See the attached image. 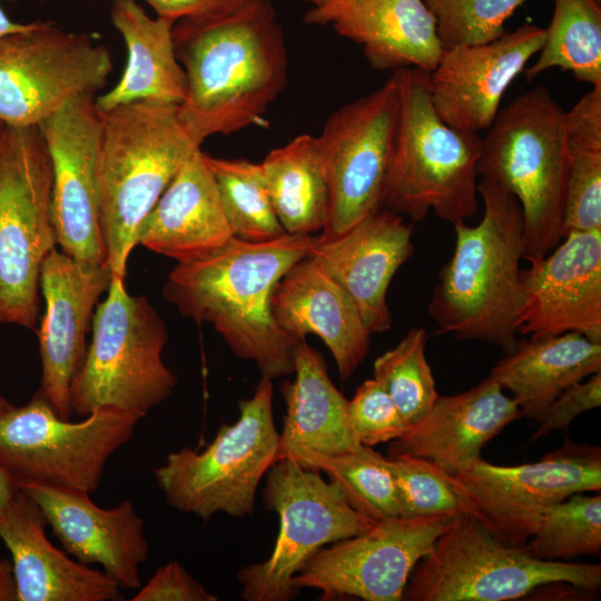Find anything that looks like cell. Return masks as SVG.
I'll list each match as a JSON object with an SVG mask.
<instances>
[{
  "mask_svg": "<svg viewBox=\"0 0 601 601\" xmlns=\"http://www.w3.org/2000/svg\"><path fill=\"white\" fill-rule=\"evenodd\" d=\"M92 317V338L70 386L72 412L80 416L102 407L145 415L167 400L177 377L161 358L168 341L162 318L146 296L127 293L114 277Z\"/></svg>",
  "mask_w": 601,
  "mask_h": 601,
  "instance_id": "7",
  "label": "cell"
},
{
  "mask_svg": "<svg viewBox=\"0 0 601 601\" xmlns=\"http://www.w3.org/2000/svg\"><path fill=\"white\" fill-rule=\"evenodd\" d=\"M381 455L366 445L337 455L292 447L278 460L290 457L305 469L325 472L356 511L378 522L401 516L397 490Z\"/></svg>",
  "mask_w": 601,
  "mask_h": 601,
  "instance_id": "34",
  "label": "cell"
},
{
  "mask_svg": "<svg viewBox=\"0 0 601 601\" xmlns=\"http://www.w3.org/2000/svg\"><path fill=\"white\" fill-rule=\"evenodd\" d=\"M304 20L328 24L361 45L377 70L415 68L430 73L444 51L424 0H328L312 7Z\"/></svg>",
  "mask_w": 601,
  "mask_h": 601,
  "instance_id": "23",
  "label": "cell"
},
{
  "mask_svg": "<svg viewBox=\"0 0 601 601\" xmlns=\"http://www.w3.org/2000/svg\"><path fill=\"white\" fill-rule=\"evenodd\" d=\"M199 149L178 105L138 100L101 112L99 219L114 277L125 278L139 225Z\"/></svg>",
  "mask_w": 601,
  "mask_h": 601,
  "instance_id": "4",
  "label": "cell"
},
{
  "mask_svg": "<svg viewBox=\"0 0 601 601\" xmlns=\"http://www.w3.org/2000/svg\"><path fill=\"white\" fill-rule=\"evenodd\" d=\"M601 372V343L580 333L520 341L489 377L511 392L522 416L538 420L569 386Z\"/></svg>",
  "mask_w": 601,
  "mask_h": 601,
  "instance_id": "30",
  "label": "cell"
},
{
  "mask_svg": "<svg viewBox=\"0 0 601 601\" xmlns=\"http://www.w3.org/2000/svg\"><path fill=\"white\" fill-rule=\"evenodd\" d=\"M585 590L601 585V565L543 561L499 542L461 513L413 568L403 593L408 601H505L546 584Z\"/></svg>",
  "mask_w": 601,
  "mask_h": 601,
  "instance_id": "9",
  "label": "cell"
},
{
  "mask_svg": "<svg viewBox=\"0 0 601 601\" xmlns=\"http://www.w3.org/2000/svg\"><path fill=\"white\" fill-rule=\"evenodd\" d=\"M551 22L538 60L524 73L529 80L550 69L570 71L591 87H601L600 0H553Z\"/></svg>",
  "mask_w": 601,
  "mask_h": 601,
  "instance_id": "33",
  "label": "cell"
},
{
  "mask_svg": "<svg viewBox=\"0 0 601 601\" xmlns=\"http://www.w3.org/2000/svg\"><path fill=\"white\" fill-rule=\"evenodd\" d=\"M545 33L525 23L486 43L444 49L430 72L432 102L441 119L461 130H486L511 82L541 50Z\"/></svg>",
  "mask_w": 601,
  "mask_h": 601,
  "instance_id": "20",
  "label": "cell"
},
{
  "mask_svg": "<svg viewBox=\"0 0 601 601\" xmlns=\"http://www.w3.org/2000/svg\"><path fill=\"white\" fill-rule=\"evenodd\" d=\"M233 234L203 151L179 169L138 227L137 245L186 264L224 247Z\"/></svg>",
  "mask_w": 601,
  "mask_h": 601,
  "instance_id": "27",
  "label": "cell"
},
{
  "mask_svg": "<svg viewBox=\"0 0 601 601\" xmlns=\"http://www.w3.org/2000/svg\"><path fill=\"white\" fill-rule=\"evenodd\" d=\"M522 549L543 561H569L601 551V495L574 493L550 505Z\"/></svg>",
  "mask_w": 601,
  "mask_h": 601,
  "instance_id": "36",
  "label": "cell"
},
{
  "mask_svg": "<svg viewBox=\"0 0 601 601\" xmlns=\"http://www.w3.org/2000/svg\"><path fill=\"white\" fill-rule=\"evenodd\" d=\"M203 157L216 183L233 237L263 243L286 234L272 205L260 162L205 152Z\"/></svg>",
  "mask_w": 601,
  "mask_h": 601,
  "instance_id": "35",
  "label": "cell"
},
{
  "mask_svg": "<svg viewBox=\"0 0 601 601\" xmlns=\"http://www.w3.org/2000/svg\"><path fill=\"white\" fill-rule=\"evenodd\" d=\"M426 331L413 327L373 365V378L390 394L405 425L420 421L440 396L425 356Z\"/></svg>",
  "mask_w": 601,
  "mask_h": 601,
  "instance_id": "37",
  "label": "cell"
},
{
  "mask_svg": "<svg viewBox=\"0 0 601 601\" xmlns=\"http://www.w3.org/2000/svg\"><path fill=\"white\" fill-rule=\"evenodd\" d=\"M156 11L157 17L174 23L205 21L231 12L248 0H146Z\"/></svg>",
  "mask_w": 601,
  "mask_h": 601,
  "instance_id": "43",
  "label": "cell"
},
{
  "mask_svg": "<svg viewBox=\"0 0 601 601\" xmlns=\"http://www.w3.org/2000/svg\"><path fill=\"white\" fill-rule=\"evenodd\" d=\"M22 492L17 481L0 465V513Z\"/></svg>",
  "mask_w": 601,
  "mask_h": 601,
  "instance_id": "45",
  "label": "cell"
},
{
  "mask_svg": "<svg viewBox=\"0 0 601 601\" xmlns=\"http://www.w3.org/2000/svg\"><path fill=\"white\" fill-rule=\"evenodd\" d=\"M279 328L305 338L318 336L332 353L343 381L367 356L371 333L343 287L313 257L294 264L277 282L270 297Z\"/></svg>",
  "mask_w": 601,
  "mask_h": 601,
  "instance_id": "24",
  "label": "cell"
},
{
  "mask_svg": "<svg viewBox=\"0 0 601 601\" xmlns=\"http://www.w3.org/2000/svg\"><path fill=\"white\" fill-rule=\"evenodd\" d=\"M174 46L187 80L181 122L203 144L260 125L286 86L287 48L269 0H248L205 21L174 24Z\"/></svg>",
  "mask_w": 601,
  "mask_h": 601,
  "instance_id": "1",
  "label": "cell"
},
{
  "mask_svg": "<svg viewBox=\"0 0 601 601\" xmlns=\"http://www.w3.org/2000/svg\"><path fill=\"white\" fill-rule=\"evenodd\" d=\"M146 415L102 407L72 423L37 393L0 415V465L18 484H43L92 493L108 459L129 442Z\"/></svg>",
  "mask_w": 601,
  "mask_h": 601,
  "instance_id": "11",
  "label": "cell"
},
{
  "mask_svg": "<svg viewBox=\"0 0 601 601\" xmlns=\"http://www.w3.org/2000/svg\"><path fill=\"white\" fill-rule=\"evenodd\" d=\"M1 126H2V124L0 122V129H1Z\"/></svg>",
  "mask_w": 601,
  "mask_h": 601,
  "instance_id": "49",
  "label": "cell"
},
{
  "mask_svg": "<svg viewBox=\"0 0 601 601\" xmlns=\"http://www.w3.org/2000/svg\"><path fill=\"white\" fill-rule=\"evenodd\" d=\"M351 422L362 445L375 446L398 439L407 428L395 403L374 378L366 380L348 400Z\"/></svg>",
  "mask_w": 601,
  "mask_h": 601,
  "instance_id": "40",
  "label": "cell"
},
{
  "mask_svg": "<svg viewBox=\"0 0 601 601\" xmlns=\"http://www.w3.org/2000/svg\"><path fill=\"white\" fill-rule=\"evenodd\" d=\"M12 407L13 405H11L4 397L0 395V415L11 410Z\"/></svg>",
  "mask_w": 601,
  "mask_h": 601,
  "instance_id": "47",
  "label": "cell"
},
{
  "mask_svg": "<svg viewBox=\"0 0 601 601\" xmlns=\"http://www.w3.org/2000/svg\"><path fill=\"white\" fill-rule=\"evenodd\" d=\"M564 109L534 87L499 110L482 138L479 176L493 179L519 200L523 259L548 255L563 238L569 152Z\"/></svg>",
  "mask_w": 601,
  "mask_h": 601,
  "instance_id": "6",
  "label": "cell"
},
{
  "mask_svg": "<svg viewBox=\"0 0 601 601\" xmlns=\"http://www.w3.org/2000/svg\"><path fill=\"white\" fill-rule=\"evenodd\" d=\"M0 601H18L16 575L9 560H0Z\"/></svg>",
  "mask_w": 601,
  "mask_h": 601,
  "instance_id": "44",
  "label": "cell"
},
{
  "mask_svg": "<svg viewBox=\"0 0 601 601\" xmlns=\"http://www.w3.org/2000/svg\"><path fill=\"white\" fill-rule=\"evenodd\" d=\"M37 127L52 164L51 215L57 245L81 263L108 264L99 219L101 112L95 95L72 98Z\"/></svg>",
  "mask_w": 601,
  "mask_h": 601,
  "instance_id": "17",
  "label": "cell"
},
{
  "mask_svg": "<svg viewBox=\"0 0 601 601\" xmlns=\"http://www.w3.org/2000/svg\"><path fill=\"white\" fill-rule=\"evenodd\" d=\"M450 482L463 513L499 542L522 548L546 508L574 493L600 492L601 447L565 439L540 461L516 466L479 456L450 475Z\"/></svg>",
  "mask_w": 601,
  "mask_h": 601,
  "instance_id": "13",
  "label": "cell"
},
{
  "mask_svg": "<svg viewBox=\"0 0 601 601\" xmlns=\"http://www.w3.org/2000/svg\"><path fill=\"white\" fill-rule=\"evenodd\" d=\"M178 562L158 568L146 585L140 587L131 601H217Z\"/></svg>",
  "mask_w": 601,
  "mask_h": 601,
  "instance_id": "42",
  "label": "cell"
},
{
  "mask_svg": "<svg viewBox=\"0 0 601 601\" xmlns=\"http://www.w3.org/2000/svg\"><path fill=\"white\" fill-rule=\"evenodd\" d=\"M110 19L126 43L127 62L116 86L96 97L99 111L138 100L180 105L187 80L175 51V23L151 18L136 0H112Z\"/></svg>",
  "mask_w": 601,
  "mask_h": 601,
  "instance_id": "28",
  "label": "cell"
},
{
  "mask_svg": "<svg viewBox=\"0 0 601 601\" xmlns=\"http://www.w3.org/2000/svg\"><path fill=\"white\" fill-rule=\"evenodd\" d=\"M114 69L106 46L51 21L0 38V122L38 126L75 97L102 89Z\"/></svg>",
  "mask_w": 601,
  "mask_h": 601,
  "instance_id": "14",
  "label": "cell"
},
{
  "mask_svg": "<svg viewBox=\"0 0 601 601\" xmlns=\"http://www.w3.org/2000/svg\"><path fill=\"white\" fill-rule=\"evenodd\" d=\"M10 1H14V0H10Z\"/></svg>",
  "mask_w": 601,
  "mask_h": 601,
  "instance_id": "50",
  "label": "cell"
},
{
  "mask_svg": "<svg viewBox=\"0 0 601 601\" xmlns=\"http://www.w3.org/2000/svg\"><path fill=\"white\" fill-rule=\"evenodd\" d=\"M21 490L38 505L52 534L82 564H100L120 588L141 587L140 565L149 545L144 520L130 500L102 509L89 493L23 483Z\"/></svg>",
  "mask_w": 601,
  "mask_h": 601,
  "instance_id": "21",
  "label": "cell"
},
{
  "mask_svg": "<svg viewBox=\"0 0 601 601\" xmlns=\"http://www.w3.org/2000/svg\"><path fill=\"white\" fill-rule=\"evenodd\" d=\"M273 394L272 380L262 376L253 396L238 402V420L223 424L205 450L183 447L154 470L170 506L205 521L218 512L253 514L257 487L278 460Z\"/></svg>",
  "mask_w": 601,
  "mask_h": 601,
  "instance_id": "10",
  "label": "cell"
},
{
  "mask_svg": "<svg viewBox=\"0 0 601 601\" xmlns=\"http://www.w3.org/2000/svg\"><path fill=\"white\" fill-rule=\"evenodd\" d=\"M454 516L435 514L375 522L366 532L313 554L292 580L322 592L321 600L359 598L400 601L415 564L434 546Z\"/></svg>",
  "mask_w": 601,
  "mask_h": 601,
  "instance_id": "16",
  "label": "cell"
},
{
  "mask_svg": "<svg viewBox=\"0 0 601 601\" xmlns=\"http://www.w3.org/2000/svg\"><path fill=\"white\" fill-rule=\"evenodd\" d=\"M304 1L311 3L312 7H319L328 0H304Z\"/></svg>",
  "mask_w": 601,
  "mask_h": 601,
  "instance_id": "48",
  "label": "cell"
},
{
  "mask_svg": "<svg viewBox=\"0 0 601 601\" xmlns=\"http://www.w3.org/2000/svg\"><path fill=\"white\" fill-rule=\"evenodd\" d=\"M521 416L513 397L487 377L465 392L439 396L420 421L391 442L387 453L426 459L452 475Z\"/></svg>",
  "mask_w": 601,
  "mask_h": 601,
  "instance_id": "25",
  "label": "cell"
},
{
  "mask_svg": "<svg viewBox=\"0 0 601 601\" xmlns=\"http://www.w3.org/2000/svg\"><path fill=\"white\" fill-rule=\"evenodd\" d=\"M260 165L272 205L285 233H322L328 214L329 190L318 136H296L269 151Z\"/></svg>",
  "mask_w": 601,
  "mask_h": 601,
  "instance_id": "31",
  "label": "cell"
},
{
  "mask_svg": "<svg viewBox=\"0 0 601 601\" xmlns=\"http://www.w3.org/2000/svg\"><path fill=\"white\" fill-rule=\"evenodd\" d=\"M46 519L22 491L0 513V538L12 555L18 601H119L105 572L75 562L47 539Z\"/></svg>",
  "mask_w": 601,
  "mask_h": 601,
  "instance_id": "26",
  "label": "cell"
},
{
  "mask_svg": "<svg viewBox=\"0 0 601 601\" xmlns=\"http://www.w3.org/2000/svg\"><path fill=\"white\" fill-rule=\"evenodd\" d=\"M526 0H424L444 49L493 41Z\"/></svg>",
  "mask_w": 601,
  "mask_h": 601,
  "instance_id": "39",
  "label": "cell"
},
{
  "mask_svg": "<svg viewBox=\"0 0 601 601\" xmlns=\"http://www.w3.org/2000/svg\"><path fill=\"white\" fill-rule=\"evenodd\" d=\"M412 237L413 227L403 216L380 208L336 238L318 237L308 256L348 294L370 333H384L392 326L387 289L413 254Z\"/></svg>",
  "mask_w": 601,
  "mask_h": 601,
  "instance_id": "22",
  "label": "cell"
},
{
  "mask_svg": "<svg viewBox=\"0 0 601 601\" xmlns=\"http://www.w3.org/2000/svg\"><path fill=\"white\" fill-rule=\"evenodd\" d=\"M52 164L37 126L0 129V325L35 329L40 270L57 247Z\"/></svg>",
  "mask_w": 601,
  "mask_h": 601,
  "instance_id": "8",
  "label": "cell"
},
{
  "mask_svg": "<svg viewBox=\"0 0 601 601\" xmlns=\"http://www.w3.org/2000/svg\"><path fill=\"white\" fill-rule=\"evenodd\" d=\"M395 72L400 118L382 208L413 221H423L430 211L452 225L474 217L482 138L441 119L428 72L415 68Z\"/></svg>",
  "mask_w": 601,
  "mask_h": 601,
  "instance_id": "5",
  "label": "cell"
},
{
  "mask_svg": "<svg viewBox=\"0 0 601 601\" xmlns=\"http://www.w3.org/2000/svg\"><path fill=\"white\" fill-rule=\"evenodd\" d=\"M263 502L279 518L270 555L237 572L246 601H287L292 580L319 549L368 531L374 521L356 511L333 482L294 459L277 460L266 473Z\"/></svg>",
  "mask_w": 601,
  "mask_h": 601,
  "instance_id": "12",
  "label": "cell"
},
{
  "mask_svg": "<svg viewBox=\"0 0 601 601\" xmlns=\"http://www.w3.org/2000/svg\"><path fill=\"white\" fill-rule=\"evenodd\" d=\"M601 405V372L587 381L578 382L555 397L536 420L540 425L533 440L543 437L552 431L566 430L580 414Z\"/></svg>",
  "mask_w": 601,
  "mask_h": 601,
  "instance_id": "41",
  "label": "cell"
},
{
  "mask_svg": "<svg viewBox=\"0 0 601 601\" xmlns=\"http://www.w3.org/2000/svg\"><path fill=\"white\" fill-rule=\"evenodd\" d=\"M295 380L284 382L286 404L279 455L292 447L337 455L362 444L354 432L348 400L333 384L319 353L300 338L294 349Z\"/></svg>",
  "mask_w": 601,
  "mask_h": 601,
  "instance_id": "29",
  "label": "cell"
},
{
  "mask_svg": "<svg viewBox=\"0 0 601 601\" xmlns=\"http://www.w3.org/2000/svg\"><path fill=\"white\" fill-rule=\"evenodd\" d=\"M32 23L33 22L19 23L11 21L0 8V38L10 33L26 31L32 26Z\"/></svg>",
  "mask_w": 601,
  "mask_h": 601,
  "instance_id": "46",
  "label": "cell"
},
{
  "mask_svg": "<svg viewBox=\"0 0 601 601\" xmlns=\"http://www.w3.org/2000/svg\"><path fill=\"white\" fill-rule=\"evenodd\" d=\"M400 104L398 78L392 71L376 90L345 104L327 118L318 136L329 190L328 214L321 239L345 234L382 208Z\"/></svg>",
  "mask_w": 601,
  "mask_h": 601,
  "instance_id": "15",
  "label": "cell"
},
{
  "mask_svg": "<svg viewBox=\"0 0 601 601\" xmlns=\"http://www.w3.org/2000/svg\"><path fill=\"white\" fill-rule=\"evenodd\" d=\"M111 280L109 264L88 265L57 248L42 263L45 313L38 331L42 374L37 394L62 418L72 414L70 386L87 353L96 305Z\"/></svg>",
  "mask_w": 601,
  "mask_h": 601,
  "instance_id": "18",
  "label": "cell"
},
{
  "mask_svg": "<svg viewBox=\"0 0 601 601\" xmlns=\"http://www.w3.org/2000/svg\"><path fill=\"white\" fill-rule=\"evenodd\" d=\"M477 194L482 219L475 226L453 225L454 252L439 272L427 313L436 334L484 342L509 354L520 342L518 322L525 303L522 209L493 179L481 177Z\"/></svg>",
  "mask_w": 601,
  "mask_h": 601,
  "instance_id": "3",
  "label": "cell"
},
{
  "mask_svg": "<svg viewBox=\"0 0 601 601\" xmlns=\"http://www.w3.org/2000/svg\"><path fill=\"white\" fill-rule=\"evenodd\" d=\"M319 236L290 235L263 243L233 237L216 253L178 264L162 295L191 321L210 324L233 354L256 364L262 376L294 374L299 337L277 326L270 297L277 282L308 256Z\"/></svg>",
  "mask_w": 601,
  "mask_h": 601,
  "instance_id": "2",
  "label": "cell"
},
{
  "mask_svg": "<svg viewBox=\"0 0 601 601\" xmlns=\"http://www.w3.org/2000/svg\"><path fill=\"white\" fill-rule=\"evenodd\" d=\"M569 169L563 237L601 229V87H591L564 114Z\"/></svg>",
  "mask_w": 601,
  "mask_h": 601,
  "instance_id": "32",
  "label": "cell"
},
{
  "mask_svg": "<svg viewBox=\"0 0 601 601\" xmlns=\"http://www.w3.org/2000/svg\"><path fill=\"white\" fill-rule=\"evenodd\" d=\"M520 270L525 303L519 336L577 332L601 343V229L570 231Z\"/></svg>",
  "mask_w": 601,
  "mask_h": 601,
  "instance_id": "19",
  "label": "cell"
},
{
  "mask_svg": "<svg viewBox=\"0 0 601 601\" xmlns=\"http://www.w3.org/2000/svg\"><path fill=\"white\" fill-rule=\"evenodd\" d=\"M381 463L394 480L401 516H456L463 513L450 475L435 463L412 455H381Z\"/></svg>",
  "mask_w": 601,
  "mask_h": 601,
  "instance_id": "38",
  "label": "cell"
}]
</instances>
